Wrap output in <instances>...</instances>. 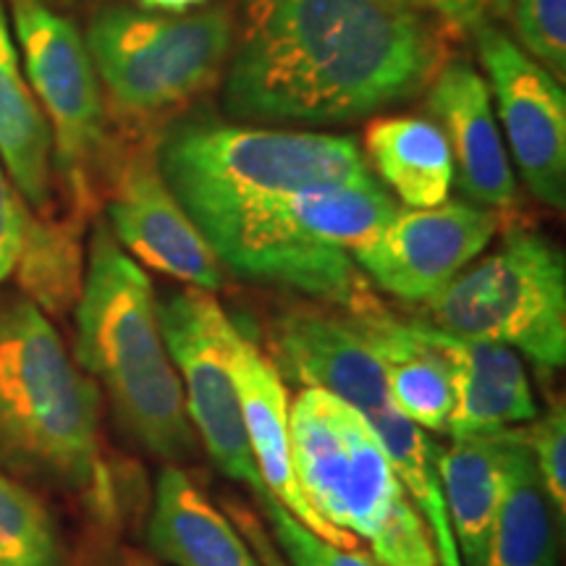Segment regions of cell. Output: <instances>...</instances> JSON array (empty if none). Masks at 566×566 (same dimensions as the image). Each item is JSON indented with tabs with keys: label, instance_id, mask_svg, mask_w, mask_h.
Segmentation results:
<instances>
[{
	"label": "cell",
	"instance_id": "ac0fdd59",
	"mask_svg": "<svg viewBox=\"0 0 566 566\" xmlns=\"http://www.w3.org/2000/svg\"><path fill=\"white\" fill-rule=\"evenodd\" d=\"M349 313L384 363L396 412L428 433H449L457 399L454 378L436 346L424 342L412 321H396L378 296Z\"/></svg>",
	"mask_w": 566,
	"mask_h": 566
},
{
	"label": "cell",
	"instance_id": "4316f807",
	"mask_svg": "<svg viewBox=\"0 0 566 566\" xmlns=\"http://www.w3.org/2000/svg\"><path fill=\"white\" fill-rule=\"evenodd\" d=\"M367 541L378 566H438L433 537L405 488Z\"/></svg>",
	"mask_w": 566,
	"mask_h": 566
},
{
	"label": "cell",
	"instance_id": "ffe728a7",
	"mask_svg": "<svg viewBox=\"0 0 566 566\" xmlns=\"http://www.w3.org/2000/svg\"><path fill=\"white\" fill-rule=\"evenodd\" d=\"M441 454V483L462 566H483L520 428L451 436Z\"/></svg>",
	"mask_w": 566,
	"mask_h": 566
},
{
	"label": "cell",
	"instance_id": "d6986e66",
	"mask_svg": "<svg viewBox=\"0 0 566 566\" xmlns=\"http://www.w3.org/2000/svg\"><path fill=\"white\" fill-rule=\"evenodd\" d=\"M147 543L174 566H260L237 525L176 464L163 467L155 483Z\"/></svg>",
	"mask_w": 566,
	"mask_h": 566
},
{
	"label": "cell",
	"instance_id": "1f68e13d",
	"mask_svg": "<svg viewBox=\"0 0 566 566\" xmlns=\"http://www.w3.org/2000/svg\"><path fill=\"white\" fill-rule=\"evenodd\" d=\"M401 3L428 13L449 32H472L488 21V11L493 9L495 0H401Z\"/></svg>",
	"mask_w": 566,
	"mask_h": 566
},
{
	"label": "cell",
	"instance_id": "44dd1931",
	"mask_svg": "<svg viewBox=\"0 0 566 566\" xmlns=\"http://www.w3.org/2000/svg\"><path fill=\"white\" fill-rule=\"evenodd\" d=\"M0 163L13 189L34 216L59 212V184L53 168V134L38 97L21 71L17 40L11 38L0 0Z\"/></svg>",
	"mask_w": 566,
	"mask_h": 566
},
{
	"label": "cell",
	"instance_id": "5b68a950",
	"mask_svg": "<svg viewBox=\"0 0 566 566\" xmlns=\"http://www.w3.org/2000/svg\"><path fill=\"white\" fill-rule=\"evenodd\" d=\"M84 45L111 113L139 132L216 87L237 45V19L229 6L158 13L105 3Z\"/></svg>",
	"mask_w": 566,
	"mask_h": 566
},
{
	"label": "cell",
	"instance_id": "603a6c76",
	"mask_svg": "<svg viewBox=\"0 0 566 566\" xmlns=\"http://www.w3.org/2000/svg\"><path fill=\"white\" fill-rule=\"evenodd\" d=\"M558 527L562 522L543 491L520 428L483 566H556Z\"/></svg>",
	"mask_w": 566,
	"mask_h": 566
},
{
	"label": "cell",
	"instance_id": "7c38bea8",
	"mask_svg": "<svg viewBox=\"0 0 566 566\" xmlns=\"http://www.w3.org/2000/svg\"><path fill=\"white\" fill-rule=\"evenodd\" d=\"M501 216L467 200L433 208H396L352 260L380 292L424 304L475 263L491 244Z\"/></svg>",
	"mask_w": 566,
	"mask_h": 566
},
{
	"label": "cell",
	"instance_id": "484cf974",
	"mask_svg": "<svg viewBox=\"0 0 566 566\" xmlns=\"http://www.w3.org/2000/svg\"><path fill=\"white\" fill-rule=\"evenodd\" d=\"M0 566H63L59 530L40 495L0 470Z\"/></svg>",
	"mask_w": 566,
	"mask_h": 566
},
{
	"label": "cell",
	"instance_id": "ba28073f",
	"mask_svg": "<svg viewBox=\"0 0 566 566\" xmlns=\"http://www.w3.org/2000/svg\"><path fill=\"white\" fill-rule=\"evenodd\" d=\"M27 82L53 134V168L69 210L87 218L111 171L108 105L84 34L40 0H11Z\"/></svg>",
	"mask_w": 566,
	"mask_h": 566
},
{
	"label": "cell",
	"instance_id": "5bb4252c",
	"mask_svg": "<svg viewBox=\"0 0 566 566\" xmlns=\"http://www.w3.org/2000/svg\"><path fill=\"white\" fill-rule=\"evenodd\" d=\"M275 370L323 388L365 417L394 407L384 363L349 310L325 302L283 307L268 325Z\"/></svg>",
	"mask_w": 566,
	"mask_h": 566
},
{
	"label": "cell",
	"instance_id": "83f0119b",
	"mask_svg": "<svg viewBox=\"0 0 566 566\" xmlns=\"http://www.w3.org/2000/svg\"><path fill=\"white\" fill-rule=\"evenodd\" d=\"M258 504L260 512L265 514L273 543L279 546L281 556H286L289 566H378L367 551L334 546V543L310 533L271 493Z\"/></svg>",
	"mask_w": 566,
	"mask_h": 566
},
{
	"label": "cell",
	"instance_id": "52a82bcc",
	"mask_svg": "<svg viewBox=\"0 0 566 566\" xmlns=\"http://www.w3.org/2000/svg\"><path fill=\"white\" fill-rule=\"evenodd\" d=\"M422 323L525 354L541 370L566 363V260L543 233L512 226L499 250L475 260L422 304Z\"/></svg>",
	"mask_w": 566,
	"mask_h": 566
},
{
	"label": "cell",
	"instance_id": "277c9868",
	"mask_svg": "<svg viewBox=\"0 0 566 566\" xmlns=\"http://www.w3.org/2000/svg\"><path fill=\"white\" fill-rule=\"evenodd\" d=\"M0 470L61 493L105 491L101 388L21 294H0Z\"/></svg>",
	"mask_w": 566,
	"mask_h": 566
},
{
	"label": "cell",
	"instance_id": "8d00e7d4",
	"mask_svg": "<svg viewBox=\"0 0 566 566\" xmlns=\"http://www.w3.org/2000/svg\"><path fill=\"white\" fill-rule=\"evenodd\" d=\"M116 566H129V564H126V558H124V562H118Z\"/></svg>",
	"mask_w": 566,
	"mask_h": 566
},
{
	"label": "cell",
	"instance_id": "d4e9b609",
	"mask_svg": "<svg viewBox=\"0 0 566 566\" xmlns=\"http://www.w3.org/2000/svg\"><path fill=\"white\" fill-rule=\"evenodd\" d=\"M84 218L66 210V216H34L27 210L24 239L17 260L21 292L48 315H66L80 300Z\"/></svg>",
	"mask_w": 566,
	"mask_h": 566
},
{
	"label": "cell",
	"instance_id": "30bf717a",
	"mask_svg": "<svg viewBox=\"0 0 566 566\" xmlns=\"http://www.w3.org/2000/svg\"><path fill=\"white\" fill-rule=\"evenodd\" d=\"M158 313L195 436H200L210 462L226 478L250 488L254 499L263 501L271 491L254 464L231 373V344L239 328L212 292L195 286L158 304Z\"/></svg>",
	"mask_w": 566,
	"mask_h": 566
},
{
	"label": "cell",
	"instance_id": "9a60e30c",
	"mask_svg": "<svg viewBox=\"0 0 566 566\" xmlns=\"http://www.w3.org/2000/svg\"><path fill=\"white\" fill-rule=\"evenodd\" d=\"M424 103L449 145L454 181L464 197L499 216L512 210L516 179L485 76L472 63L449 59L424 90Z\"/></svg>",
	"mask_w": 566,
	"mask_h": 566
},
{
	"label": "cell",
	"instance_id": "e575fe53",
	"mask_svg": "<svg viewBox=\"0 0 566 566\" xmlns=\"http://www.w3.org/2000/svg\"><path fill=\"white\" fill-rule=\"evenodd\" d=\"M40 3L51 6V9L66 13V11H76V9H90V6L105 3V0H40Z\"/></svg>",
	"mask_w": 566,
	"mask_h": 566
},
{
	"label": "cell",
	"instance_id": "6da1fadb",
	"mask_svg": "<svg viewBox=\"0 0 566 566\" xmlns=\"http://www.w3.org/2000/svg\"><path fill=\"white\" fill-rule=\"evenodd\" d=\"M449 30L401 0H260L223 71V108L265 124L338 126L430 87Z\"/></svg>",
	"mask_w": 566,
	"mask_h": 566
},
{
	"label": "cell",
	"instance_id": "8992f818",
	"mask_svg": "<svg viewBox=\"0 0 566 566\" xmlns=\"http://www.w3.org/2000/svg\"><path fill=\"white\" fill-rule=\"evenodd\" d=\"M155 160L189 218L265 195L373 176L354 137L216 122L176 126L155 145Z\"/></svg>",
	"mask_w": 566,
	"mask_h": 566
},
{
	"label": "cell",
	"instance_id": "f1b7e54d",
	"mask_svg": "<svg viewBox=\"0 0 566 566\" xmlns=\"http://www.w3.org/2000/svg\"><path fill=\"white\" fill-rule=\"evenodd\" d=\"M516 45L548 69L558 82L566 80V0H512Z\"/></svg>",
	"mask_w": 566,
	"mask_h": 566
},
{
	"label": "cell",
	"instance_id": "9c48e42d",
	"mask_svg": "<svg viewBox=\"0 0 566 566\" xmlns=\"http://www.w3.org/2000/svg\"><path fill=\"white\" fill-rule=\"evenodd\" d=\"M292 462L310 506L354 537H370L401 493L384 443L359 409L304 388L289 405Z\"/></svg>",
	"mask_w": 566,
	"mask_h": 566
},
{
	"label": "cell",
	"instance_id": "e0dca14e",
	"mask_svg": "<svg viewBox=\"0 0 566 566\" xmlns=\"http://www.w3.org/2000/svg\"><path fill=\"white\" fill-rule=\"evenodd\" d=\"M415 328L449 365L454 378V412L449 436L491 433L535 420L537 405L525 365L509 346L446 334L433 325L412 321Z\"/></svg>",
	"mask_w": 566,
	"mask_h": 566
},
{
	"label": "cell",
	"instance_id": "7a4b0ae2",
	"mask_svg": "<svg viewBox=\"0 0 566 566\" xmlns=\"http://www.w3.org/2000/svg\"><path fill=\"white\" fill-rule=\"evenodd\" d=\"M74 321L76 365L103 388L126 433L163 462H189L197 436L163 342L153 281L105 221L92 229Z\"/></svg>",
	"mask_w": 566,
	"mask_h": 566
},
{
	"label": "cell",
	"instance_id": "f546056e",
	"mask_svg": "<svg viewBox=\"0 0 566 566\" xmlns=\"http://www.w3.org/2000/svg\"><path fill=\"white\" fill-rule=\"evenodd\" d=\"M530 457H533L535 472L541 478L551 506L564 525L566 516V407L564 399H554L543 415H535L522 428Z\"/></svg>",
	"mask_w": 566,
	"mask_h": 566
},
{
	"label": "cell",
	"instance_id": "d6a6232c",
	"mask_svg": "<svg viewBox=\"0 0 566 566\" xmlns=\"http://www.w3.org/2000/svg\"><path fill=\"white\" fill-rule=\"evenodd\" d=\"M226 512H229V520L237 525L239 533L247 543H250L252 554L258 556L260 566H289L283 562L279 546L273 543V537L268 535V530L263 522L258 520V514L250 512L244 504H237V501H231V504H226Z\"/></svg>",
	"mask_w": 566,
	"mask_h": 566
},
{
	"label": "cell",
	"instance_id": "4dcf8cb0",
	"mask_svg": "<svg viewBox=\"0 0 566 566\" xmlns=\"http://www.w3.org/2000/svg\"><path fill=\"white\" fill-rule=\"evenodd\" d=\"M24 221H27V205L0 163V283L9 281L17 271V260L21 252V239H24Z\"/></svg>",
	"mask_w": 566,
	"mask_h": 566
},
{
	"label": "cell",
	"instance_id": "7402d4cb",
	"mask_svg": "<svg viewBox=\"0 0 566 566\" xmlns=\"http://www.w3.org/2000/svg\"><path fill=\"white\" fill-rule=\"evenodd\" d=\"M365 160L407 208H433L449 200L454 163L430 118H375L365 132Z\"/></svg>",
	"mask_w": 566,
	"mask_h": 566
},
{
	"label": "cell",
	"instance_id": "3957f363",
	"mask_svg": "<svg viewBox=\"0 0 566 566\" xmlns=\"http://www.w3.org/2000/svg\"><path fill=\"white\" fill-rule=\"evenodd\" d=\"M396 208L373 174L359 181L265 195L202 212L192 223L226 271L357 310L375 294L352 252L384 229Z\"/></svg>",
	"mask_w": 566,
	"mask_h": 566
},
{
	"label": "cell",
	"instance_id": "4fadbf2b",
	"mask_svg": "<svg viewBox=\"0 0 566 566\" xmlns=\"http://www.w3.org/2000/svg\"><path fill=\"white\" fill-rule=\"evenodd\" d=\"M105 181V223L124 252L187 286L221 292L226 268L160 176L155 145L124 155Z\"/></svg>",
	"mask_w": 566,
	"mask_h": 566
},
{
	"label": "cell",
	"instance_id": "2e32d148",
	"mask_svg": "<svg viewBox=\"0 0 566 566\" xmlns=\"http://www.w3.org/2000/svg\"><path fill=\"white\" fill-rule=\"evenodd\" d=\"M231 373L237 384L239 405L250 449L260 478L279 504L302 522L310 533L342 548H357V537L344 533L323 520L310 506L292 462V438H289V394L281 373L271 357L263 354L250 336L239 331L231 344Z\"/></svg>",
	"mask_w": 566,
	"mask_h": 566
},
{
	"label": "cell",
	"instance_id": "cb8c5ba5",
	"mask_svg": "<svg viewBox=\"0 0 566 566\" xmlns=\"http://www.w3.org/2000/svg\"><path fill=\"white\" fill-rule=\"evenodd\" d=\"M365 420L378 433L388 459H391L396 480L428 525L438 566H462L441 483L443 446L433 441L428 430L417 428L415 422L396 412V407H388Z\"/></svg>",
	"mask_w": 566,
	"mask_h": 566
},
{
	"label": "cell",
	"instance_id": "d590c367",
	"mask_svg": "<svg viewBox=\"0 0 566 566\" xmlns=\"http://www.w3.org/2000/svg\"><path fill=\"white\" fill-rule=\"evenodd\" d=\"M124 558L129 566H158V562H153V558L145 554H137V551H126Z\"/></svg>",
	"mask_w": 566,
	"mask_h": 566
},
{
	"label": "cell",
	"instance_id": "8fae6325",
	"mask_svg": "<svg viewBox=\"0 0 566 566\" xmlns=\"http://www.w3.org/2000/svg\"><path fill=\"white\" fill-rule=\"evenodd\" d=\"M509 145L527 189L554 210L566 205V95L548 69L495 24L472 30Z\"/></svg>",
	"mask_w": 566,
	"mask_h": 566
},
{
	"label": "cell",
	"instance_id": "836d02e7",
	"mask_svg": "<svg viewBox=\"0 0 566 566\" xmlns=\"http://www.w3.org/2000/svg\"><path fill=\"white\" fill-rule=\"evenodd\" d=\"M139 9L158 13H187L200 9L205 0H137Z\"/></svg>",
	"mask_w": 566,
	"mask_h": 566
}]
</instances>
